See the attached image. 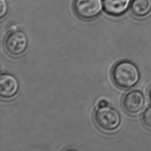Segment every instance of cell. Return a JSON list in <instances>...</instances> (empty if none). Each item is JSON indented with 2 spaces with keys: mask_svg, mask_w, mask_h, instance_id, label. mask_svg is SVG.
<instances>
[{
  "mask_svg": "<svg viewBox=\"0 0 151 151\" xmlns=\"http://www.w3.org/2000/svg\"><path fill=\"white\" fill-rule=\"evenodd\" d=\"M93 117L97 126L106 132L116 130L121 122L119 112L109 106L102 107H97L94 111Z\"/></svg>",
  "mask_w": 151,
  "mask_h": 151,
  "instance_id": "cell-2",
  "label": "cell"
},
{
  "mask_svg": "<svg viewBox=\"0 0 151 151\" xmlns=\"http://www.w3.org/2000/svg\"><path fill=\"white\" fill-rule=\"evenodd\" d=\"M102 0H75L74 10L76 14L84 19H91L97 17L103 9Z\"/></svg>",
  "mask_w": 151,
  "mask_h": 151,
  "instance_id": "cell-3",
  "label": "cell"
},
{
  "mask_svg": "<svg viewBox=\"0 0 151 151\" xmlns=\"http://www.w3.org/2000/svg\"><path fill=\"white\" fill-rule=\"evenodd\" d=\"M149 101L151 103V87H150V88L149 89Z\"/></svg>",
  "mask_w": 151,
  "mask_h": 151,
  "instance_id": "cell-13",
  "label": "cell"
},
{
  "mask_svg": "<svg viewBox=\"0 0 151 151\" xmlns=\"http://www.w3.org/2000/svg\"><path fill=\"white\" fill-rule=\"evenodd\" d=\"M122 107L130 114L139 113L145 105V97L139 90H131L126 93L122 99Z\"/></svg>",
  "mask_w": 151,
  "mask_h": 151,
  "instance_id": "cell-5",
  "label": "cell"
},
{
  "mask_svg": "<svg viewBox=\"0 0 151 151\" xmlns=\"http://www.w3.org/2000/svg\"><path fill=\"white\" fill-rule=\"evenodd\" d=\"M4 45L6 52L9 55L18 57L22 55L26 50L28 39L23 31L14 30L6 37Z\"/></svg>",
  "mask_w": 151,
  "mask_h": 151,
  "instance_id": "cell-4",
  "label": "cell"
},
{
  "mask_svg": "<svg viewBox=\"0 0 151 151\" xmlns=\"http://www.w3.org/2000/svg\"><path fill=\"white\" fill-rule=\"evenodd\" d=\"M107 106H109L108 102L105 100H101L99 101L98 103V107H106Z\"/></svg>",
  "mask_w": 151,
  "mask_h": 151,
  "instance_id": "cell-11",
  "label": "cell"
},
{
  "mask_svg": "<svg viewBox=\"0 0 151 151\" xmlns=\"http://www.w3.org/2000/svg\"><path fill=\"white\" fill-rule=\"evenodd\" d=\"M0 17L1 18H2L5 15L7 11V4L5 0H0Z\"/></svg>",
  "mask_w": 151,
  "mask_h": 151,
  "instance_id": "cell-10",
  "label": "cell"
},
{
  "mask_svg": "<svg viewBox=\"0 0 151 151\" xmlns=\"http://www.w3.org/2000/svg\"><path fill=\"white\" fill-rule=\"evenodd\" d=\"M132 14L136 18H143L151 11V0H133L131 3Z\"/></svg>",
  "mask_w": 151,
  "mask_h": 151,
  "instance_id": "cell-8",
  "label": "cell"
},
{
  "mask_svg": "<svg viewBox=\"0 0 151 151\" xmlns=\"http://www.w3.org/2000/svg\"><path fill=\"white\" fill-rule=\"evenodd\" d=\"M113 83L119 88L128 89L139 81L140 74L136 65L133 63L123 60L117 63L111 72Z\"/></svg>",
  "mask_w": 151,
  "mask_h": 151,
  "instance_id": "cell-1",
  "label": "cell"
},
{
  "mask_svg": "<svg viewBox=\"0 0 151 151\" xmlns=\"http://www.w3.org/2000/svg\"><path fill=\"white\" fill-rule=\"evenodd\" d=\"M63 151H78V150L75 149H73V148H68V149L64 150Z\"/></svg>",
  "mask_w": 151,
  "mask_h": 151,
  "instance_id": "cell-12",
  "label": "cell"
},
{
  "mask_svg": "<svg viewBox=\"0 0 151 151\" xmlns=\"http://www.w3.org/2000/svg\"><path fill=\"white\" fill-rule=\"evenodd\" d=\"M142 122L146 127L151 129V107L146 109L143 112Z\"/></svg>",
  "mask_w": 151,
  "mask_h": 151,
  "instance_id": "cell-9",
  "label": "cell"
},
{
  "mask_svg": "<svg viewBox=\"0 0 151 151\" xmlns=\"http://www.w3.org/2000/svg\"><path fill=\"white\" fill-rule=\"evenodd\" d=\"M132 0H103L104 11L113 16H119L128 9Z\"/></svg>",
  "mask_w": 151,
  "mask_h": 151,
  "instance_id": "cell-7",
  "label": "cell"
},
{
  "mask_svg": "<svg viewBox=\"0 0 151 151\" xmlns=\"http://www.w3.org/2000/svg\"><path fill=\"white\" fill-rule=\"evenodd\" d=\"M19 85L16 77L9 73H3L0 77V95L4 99L15 96L19 91Z\"/></svg>",
  "mask_w": 151,
  "mask_h": 151,
  "instance_id": "cell-6",
  "label": "cell"
}]
</instances>
